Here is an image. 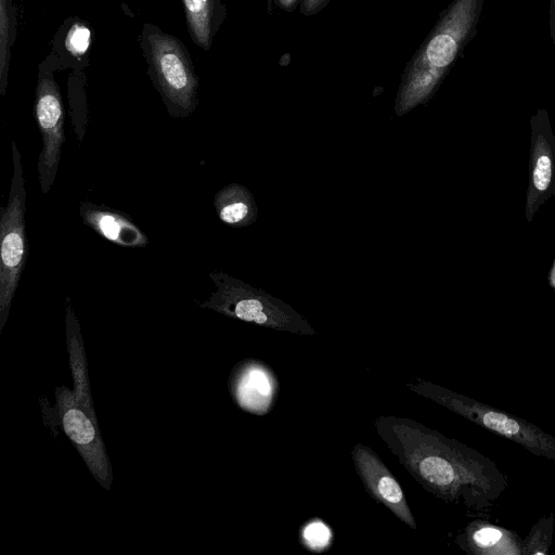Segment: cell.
Segmentation results:
<instances>
[{
  "mask_svg": "<svg viewBox=\"0 0 555 555\" xmlns=\"http://www.w3.org/2000/svg\"><path fill=\"white\" fill-rule=\"evenodd\" d=\"M209 278L217 289L199 305L202 308L272 330L300 335L315 334L302 315L267 292L217 270L211 271Z\"/></svg>",
  "mask_w": 555,
  "mask_h": 555,
  "instance_id": "277c9868",
  "label": "cell"
},
{
  "mask_svg": "<svg viewBox=\"0 0 555 555\" xmlns=\"http://www.w3.org/2000/svg\"><path fill=\"white\" fill-rule=\"evenodd\" d=\"M140 46L149 66L147 74L169 115L190 116L198 104L199 79L185 44L156 26L144 24Z\"/></svg>",
  "mask_w": 555,
  "mask_h": 555,
  "instance_id": "3957f363",
  "label": "cell"
},
{
  "mask_svg": "<svg viewBox=\"0 0 555 555\" xmlns=\"http://www.w3.org/2000/svg\"><path fill=\"white\" fill-rule=\"evenodd\" d=\"M550 31L555 43V0H550Z\"/></svg>",
  "mask_w": 555,
  "mask_h": 555,
  "instance_id": "7402d4cb",
  "label": "cell"
},
{
  "mask_svg": "<svg viewBox=\"0 0 555 555\" xmlns=\"http://www.w3.org/2000/svg\"><path fill=\"white\" fill-rule=\"evenodd\" d=\"M89 30L85 27H78L68 34L67 47L74 52H83L88 48Z\"/></svg>",
  "mask_w": 555,
  "mask_h": 555,
  "instance_id": "d6986e66",
  "label": "cell"
},
{
  "mask_svg": "<svg viewBox=\"0 0 555 555\" xmlns=\"http://www.w3.org/2000/svg\"><path fill=\"white\" fill-rule=\"evenodd\" d=\"M56 411L62 429L75 446L96 481L106 490L113 482V468L107 457L99 423L65 386L55 389Z\"/></svg>",
  "mask_w": 555,
  "mask_h": 555,
  "instance_id": "52a82bcc",
  "label": "cell"
},
{
  "mask_svg": "<svg viewBox=\"0 0 555 555\" xmlns=\"http://www.w3.org/2000/svg\"><path fill=\"white\" fill-rule=\"evenodd\" d=\"M472 555H522V539L514 531L486 520L469 522L455 539Z\"/></svg>",
  "mask_w": 555,
  "mask_h": 555,
  "instance_id": "8fae6325",
  "label": "cell"
},
{
  "mask_svg": "<svg viewBox=\"0 0 555 555\" xmlns=\"http://www.w3.org/2000/svg\"><path fill=\"white\" fill-rule=\"evenodd\" d=\"M282 10L292 12L298 4L299 0H273Z\"/></svg>",
  "mask_w": 555,
  "mask_h": 555,
  "instance_id": "44dd1931",
  "label": "cell"
},
{
  "mask_svg": "<svg viewBox=\"0 0 555 555\" xmlns=\"http://www.w3.org/2000/svg\"><path fill=\"white\" fill-rule=\"evenodd\" d=\"M552 166L547 156L542 155L538 158L533 170V183L539 191L545 190L551 181Z\"/></svg>",
  "mask_w": 555,
  "mask_h": 555,
  "instance_id": "ac0fdd59",
  "label": "cell"
},
{
  "mask_svg": "<svg viewBox=\"0 0 555 555\" xmlns=\"http://www.w3.org/2000/svg\"><path fill=\"white\" fill-rule=\"evenodd\" d=\"M374 427L411 477L438 499L483 511L507 488L505 475L492 460L422 423L379 415Z\"/></svg>",
  "mask_w": 555,
  "mask_h": 555,
  "instance_id": "6da1fadb",
  "label": "cell"
},
{
  "mask_svg": "<svg viewBox=\"0 0 555 555\" xmlns=\"http://www.w3.org/2000/svg\"><path fill=\"white\" fill-rule=\"evenodd\" d=\"M555 515L541 517L522 539V555H547L552 543Z\"/></svg>",
  "mask_w": 555,
  "mask_h": 555,
  "instance_id": "2e32d148",
  "label": "cell"
},
{
  "mask_svg": "<svg viewBox=\"0 0 555 555\" xmlns=\"http://www.w3.org/2000/svg\"><path fill=\"white\" fill-rule=\"evenodd\" d=\"M79 215L86 225L107 241L124 247L149 244L144 232L124 211L91 202H81Z\"/></svg>",
  "mask_w": 555,
  "mask_h": 555,
  "instance_id": "30bf717a",
  "label": "cell"
},
{
  "mask_svg": "<svg viewBox=\"0 0 555 555\" xmlns=\"http://www.w3.org/2000/svg\"><path fill=\"white\" fill-rule=\"evenodd\" d=\"M483 0H453L406 65L396 96L402 116L425 103L476 33Z\"/></svg>",
  "mask_w": 555,
  "mask_h": 555,
  "instance_id": "7a4b0ae2",
  "label": "cell"
},
{
  "mask_svg": "<svg viewBox=\"0 0 555 555\" xmlns=\"http://www.w3.org/2000/svg\"><path fill=\"white\" fill-rule=\"evenodd\" d=\"M304 540L306 545L314 551L322 550L327 545L331 539L328 528L321 521H312L304 530Z\"/></svg>",
  "mask_w": 555,
  "mask_h": 555,
  "instance_id": "e0dca14e",
  "label": "cell"
},
{
  "mask_svg": "<svg viewBox=\"0 0 555 555\" xmlns=\"http://www.w3.org/2000/svg\"><path fill=\"white\" fill-rule=\"evenodd\" d=\"M188 31L193 42L208 51L227 16L221 0H181Z\"/></svg>",
  "mask_w": 555,
  "mask_h": 555,
  "instance_id": "4fadbf2b",
  "label": "cell"
},
{
  "mask_svg": "<svg viewBox=\"0 0 555 555\" xmlns=\"http://www.w3.org/2000/svg\"><path fill=\"white\" fill-rule=\"evenodd\" d=\"M65 310L66 343L74 380L73 391L78 402L86 409L90 416L98 422L90 391L87 359L80 325L69 297L66 298Z\"/></svg>",
  "mask_w": 555,
  "mask_h": 555,
  "instance_id": "7c38bea8",
  "label": "cell"
},
{
  "mask_svg": "<svg viewBox=\"0 0 555 555\" xmlns=\"http://www.w3.org/2000/svg\"><path fill=\"white\" fill-rule=\"evenodd\" d=\"M34 112L42 138V149L37 162L38 177L41 191L46 194L54 183L65 141L64 106L53 77H39Z\"/></svg>",
  "mask_w": 555,
  "mask_h": 555,
  "instance_id": "ba28073f",
  "label": "cell"
},
{
  "mask_svg": "<svg viewBox=\"0 0 555 555\" xmlns=\"http://www.w3.org/2000/svg\"><path fill=\"white\" fill-rule=\"evenodd\" d=\"M15 38V12L12 0H0V94L8 86L10 51Z\"/></svg>",
  "mask_w": 555,
  "mask_h": 555,
  "instance_id": "9a60e30c",
  "label": "cell"
},
{
  "mask_svg": "<svg viewBox=\"0 0 555 555\" xmlns=\"http://www.w3.org/2000/svg\"><path fill=\"white\" fill-rule=\"evenodd\" d=\"M408 388L501 437L516 442L530 453L555 461V437L519 416L431 382L418 379Z\"/></svg>",
  "mask_w": 555,
  "mask_h": 555,
  "instance_id": "5b68a950",
  "label": "cell"
},
{
  "mask_svg": "<svg viewBox=\"0 0 555 555\" xmlns=\"http://www.w3.org/2000/svg\"><path fill=\"white\" fill-rule=\"evenodd\" d=\"M214 206L219 219L233 228L251 224L258 208L253 194L243 185L231 183L216 193Z\"/></svg>",
  "mask_w": 555,
  "mask_h": 555,
  "instance_id": "5bb4252c",
  "label": "cell"
},
{
  "mask_svg": "<svg viewBox=\"0 0 555 555\" xmlns=\"http://www.w3.org/2000/svg\"><path fill=\"white\" fill-rule=\"evenodd\" d=\"M354 469L366 492L387 507L399 520L416 529L405 494L380 457L367 446L357 443L351 450Z\"/></svg>",
  "mask_w": 555,
  "mask_h": 555,
  "instance_id": "9c48e42d",
  "label": "cell"
},
{
  "mask_svg": "<svg viewBox=\"0 0 555 555\" xmlns=\"http://www.w3.org/2000/svg\"><path fill=\"white\" fill-rule=\"evenodd\" d=\"M331 0H301L300 13L311 16L324 9Z\"/></svg>",
  "mask_w": 555,
  "mask_h": 555,
  "instance_id": "ffe728a7",
  "label": "cell"
},
{
  "mask_svg": "<svg viewBox=\"0 0 555 555\" xmlns=\"http://www.w3.org/2000/svg\"><path fill=\"white\" fill-rule=\"evenodd\" d=\"M11 147L13 176L8 205L0 208V333L9 318L28 256L25 178L15 141H12Z\"/></svg>",
  "mask_w": 555,
  "mask_h": 555,
  "instance_id": "8992f818",
  "label": "cell"
}]
</instances>
